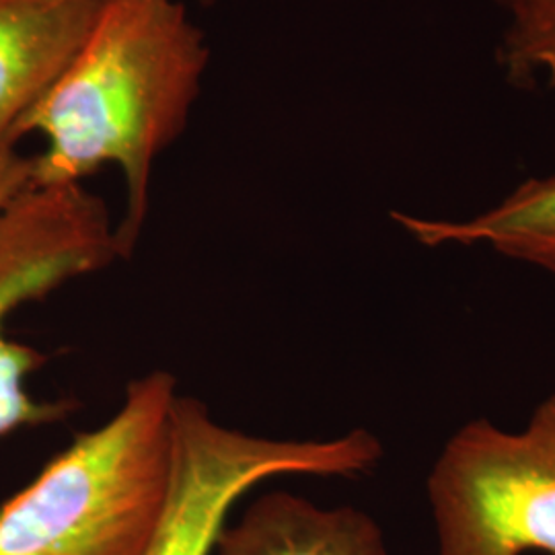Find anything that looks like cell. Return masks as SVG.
Returning a JSON list of instances; mask_svg holds the SVG:
<instances>
[{"instance_id":"52a82bcc","label":"cell","mask_w":555,"mask_h":555,"mask_svg":"<svg viewBox=\"0 0 555 555\" xmlns=\"http://www.w3.org/2000/svg\"><path fill=\"white\" fill-rule=\"evenodd\" d=\"M212 555H389L377 520L354 506L321 508L291 492L259 496L222 527Z\"/></svg>"},{"instance_id":"30bf717a","label":"cell","mask_w":555,"mask_h":555,"mask_svg":"<svg viewBox=\"0 0 555 555\" xmlns=\"http://www.w3.org/2000/svg\"><path fill=\"white\" fill-rule=\"evenodd\" d=\"M34 185V157H25L17 144H0V215Z\"/></svg>"},{"instance_id":"9c48e42d","label":"cell","mask_w":555,"mask_h":555,"mask_svg":"<svg viewBox=\"0 0 555 555\" xmlns=\"http://www.w3.org/2000/svg\"><path fill=\"white\" fill-rule=\"evenodd\" d=\"M504 79L555 98V0H494Z\"/></svg>"},{"instance_id":"ba28073f","label":"cell","mask_w":555,"mask_h":555,"mask_svg":"<svg viewBox=\"0 0 555 555\" xmlns=\"http://www.w3.org/2000/svg\"><path fill=\"white\" fill-rule=\"evenodd\" d=\"M391 219L424 247H488L555 276V173L515 190L467 219H433L391 212Z\"/></svg>"},{"instance_id":"3957f363","label":"cell","mask_w":555,"mask_h":555,"mask_svg":"<svg viewBox=\"0 0 555 555\" xmlns=\"http://www.w3.org/2000/svg\"><path fill=\"white\" fill-rule=\"evenodd\" d=\"M426 490L438 555H555V393L516 433L488 417L463 424Z\"/></svg>"},{"instance_id":"277c9868","label":"cell","mask_w":555,"mask_h":555,"mask_svg":"<svg viewBox=\"0 0 555 555\" xmlns=\"http://www.w3.org/2000/svg\"><path fill=\"white\" fill-rule=\"evenodd\" d=\"M383 453L366 428L330 440L256 437L220 424L196 397L178 396L167 500L140 555H212L229 511L254 486L276 476H364Z\"/></svg>"},{"instance_id":"8992f818","label":"cell","mask_w":555,"mask_h":555,"mask_svg":"<svg viewBox=\"0 0 555 555\" xmlns=\"http://www.w3.org/2000/svg\"><path fill=\"white\" fill-rule=\"evenodd\" d=\"M105 0H0V144L75 59Z\"/></svg>"},{"instance_id":"5b68a950","label":"cell","mask_w":555,"mask_h":555,"mask_svg":"<svg viewBox=\"0 0 555 555\" xmlns=\"http://www.w3.org/2000/svg\"><path fill=\"white\" fill-rule=\"evenodd\" d=\"M116 259V222L107 204L82 183L31 185L0 215V437L59 422L73 408L27 389L46 357L9 337V319L23 305Z\"/></svg>"},{"instance_id":"7a4b0ae2","label":"cell","mask_w":555,"mask_h":555,"mask_svg":"<svg viewBox=\"0 0 555 555\" xmlns=\"http://www.w3.org/2000/svg\"><path fill=\"white\" fill-rule=\"evenodd\" d=\"M178 380L134 378L118 412L82 433L0 506V555H140L171 476Z\"/></svg>"},{"instance_id":"6da1fadb","label":"cell","mask_w":555,"mask_h":555,"mask_svg":"<svg viewBox=\"0 0 555 555\" xmlns=\"http://www.w3.org/2000/svg\"><path fill=\"white\" fill-rule=\"evenodd\" d=\"M210 64L204 31L181 0H105L59 80L21 119L15 142L40 134L34 185H70L118 167L126 210L121 258L137 249L160 155L185 132Z\"/></svg>"},{"instance_id":"8fae6325","label":"cell","mask_w":555,"mask_h":555,"mask_svg":"<svg viewBox=\"0 0 555 555\" xmlns=\"http://www.w3.org/2000/svg\"><path fill=\"white\" fill-rule=\"evenodd\" d=\"M202 4H212V2H217V0H199Z\"/></svg>"}]
</instances>
